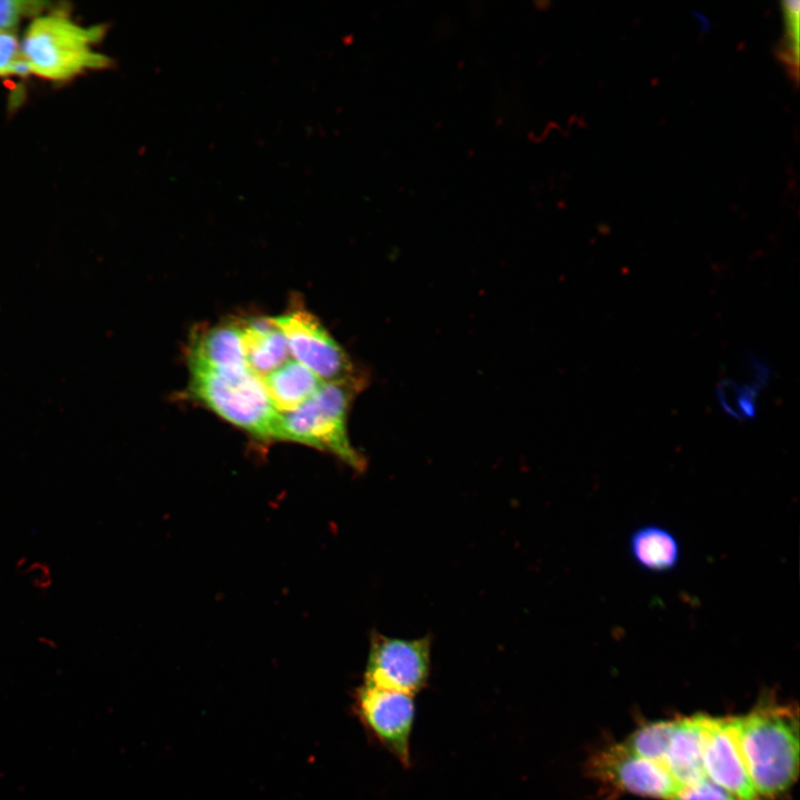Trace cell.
I'll return each mask as SVG.
<instances>
[{"mask_svg":"<svg viewBox=\"0 0 800 800\" xmlns=\"http://www.w3.org/2000/svg\"><path fill=\"white\" fill-rule=\"evenodd\" d=\"M741 753L760 799L773 800L794 783L799 771L798 713L790 706L763 701L736 717Z\"/></svg>","mask_w":800,"mask_h":800,"instance_id":"1","label":"cell"},{"mask_svg":"<svg viewBox=\"0 0 800 800\" xmlns=\"http://www.w3.org/2000/svg\"><path fill=\"white\" fill-rule=\"evenodd\" d=\"M106 34L107 24L82 26L62 7L36 17L21 38L29 74L63 82L86 71L111 68L114 60L96 50Z\"/></svg>","mask_w":800,"mask_h":800,"instance_id":"2","label":"cell"},{"mask_svg":"<svg viewBox=\"0 0 800 800\" xmlns=\"http://www.w3.org/2000/svg\"><path fill=\"white\" fill-rule=\"evenodd\" d=\"M352 379L324 382L299 408L279 412L276 440L291 441L334 454L356 470H363L364 460L352 447L347 432V413L358 386Z\"/></svg>","mask_w":800,"mask_h":800,"instance_id":"3","label":"cell"},{"mask_svg":"<svg viewBox=\"0 0 800 800\" xmlns=\"http://www.w3.org/2000/svg\"><path fill=\"white\" fill-rule=\"evenodd\" d=\"M191 397L231 424L260 440H276L279 412L263 382L248 371L224 377L211 371L190 369Z\"/></svg>","mask_w":800,"mask_h":800,"instance_id":"4","label":"cell"},{"mask_svg":"<svg viewBox=\"0 0 800 800\" xmlns=\"http://www.w3.org/2000/svg\"><path fill=\"white\" fill-rule=\"evenodd\" d=\"M271 319L283 333L292 359L323 382L358 378L346 351L311 312L292 308Z\"/></svg>","mask_w":800,"mask_h":800,"instance_id":"5","label":"cell"},{"mask_svg":"<svg viewBox=\"0 0 800 800\" xmlns=\"http://www.w3.org/2000/svg\"><path fill=\"white\" fill-rule=\"evenodd\" d=\"M430 667L429 637L407 640L373 633L363 684L413 696L426 687Z\"/></svg>","mask_w":800,"mask_h":800,"instance_id":"6","label":"cell"},{"mask_svg":"<svg viewBox=\"0 0 800 800\" xmlns=\"http://www.w3.org/2000/svg\"><path fill=\"white\" fill-rule=\"evenodd\" d=\"M356 710L373 738L408 767L416 714L413 696L363 684L357 691Z\"/></svg>","mask_w":800,"mask_h":800,"instance_id":"7","label":"cell"},{"mask_svg":"<svg viewBox=\"0 0 800 800\" xmlns=\"http://www.w3.org/2000/svg\"><path fill=\"white\" fill-rule=\"evenodd\" d=\"M589 768L594 778L638 796L673 800L679 788L664 766L632 753L622 743L599 752Z\"/></svg>","mask_w":800,"mask_h":800,"instance_id":"8","label":"cell"},{"mask_svg":"<svg viewBox=\"0 0 800 800\" xmlns=\"http://www.w3.org/2000/svg\"><path fill=\"white\" fill-rule=\"evenodd\" d=\"M703 768L708 779L739 800H761L741 753L734 718H706Z\"/></svg>","mask_w":800,"mask_h":800,"instance_id":"9","label":"cell"},{"mask_svg":"<svg viewBox=\"0 0 800 800\" xmlns=\"http://www.w3.org/2000/svg\"><path fill=\"white\" fill-rule=\"evenodd\" d=\"M189 369L237 377L248 371L239 324L224 322L199 329L191 337Z\"/></svg>","mask_w":800,"mask_h":800,"instance_id":"10","label":"cell"},{"mask_svg":"<svg viewBox=\"0 0 800 800\" xmlns=\"http://www.w3.org/2000/svg\"><path fill=\"white\" fill-rule=\"evenodd\" d=\"M706 718L704 714H696L673 720L663 766L678 787L692 784L707 777L703 768Z\"/></svg>","mask_w":800,"mask_h":800,"instance_id":"11","label":"cell"},{"mask_svg":"<svg viewBox=\"0 0 800 800\" xmlns=\"http://www.w3.org/2000/svg\"><path fill=\"white\" fill-rule=\"evenodd\" d=\"M239 328L248 369L261 380L292 358L271 318H251Z\"/></svg>","mask_w":800,"mask_h":800,"instance_id":"12","label":"cell"},{"mask_svg":"<svg viewBox=\"0 0 800 800\" xmlns=\"http://www.w3.org/2000/svg\"><path fill=\"white\" fill-rule=\"evenodd\" d=\"M262 382L278 412L299 408L324 383L310 369L292 358L264 377Z\"/></svg>","mask_w":800,"mask_h":800,"instance_id":"13","label":"cell"},{"mask_svg":"<svg viewBox=\"0 0 800 800\" xmlns=\"http://www.w3.org/2000/svg\"><path fill=\"white\" fill-rule=\"evenodd\" d=\"M629 547L638 566L652 572L672 570L680 559V546L674 534L657 524L636 529L630 536Z\"/></svg>","mask_w":800,"mask_h":800,"instance_id":"14","label":"cell"},{"mask_svg":"<svg viewBox=\"0 0 800 800\" xmlns=\"http://www.w3.org/2000/svg\"><path fill=\"white\" fill-rule=\"evenodd\" d=\"M673 730V720L648 722L634 730L622 744L632 753L663 766Z\"/></svg>","mask_w":800,"mask_h":800,"instance_id":"15","label":"cell"},{"mask_svg":"<svg viewBox=\"0 0 800 800\" xmlns=\"http://www.w3.org/2000/svg\"><path fill=\"white\" fill-rule=\"evenodd\" d=\"M783 16V38L779 44L778 54L787 71L793 80L798 79L799 71V1H783L781 3Z\"/></svg>","mask_w":800,"mask_h":800,"instance_id":"16","label":"cell"},{"mask_svg":"<svg viewBox=\"0 0 800 800\" xmlns=\"http://www.w3.org/2000/svg\"><path fill=\"white\" fill-rule=\"evenodd\" d=\"M54 8V3L40 0H0V31H16L23 21Z\"/></svg>","mask_w":800,"mask_h":800,"instance_id":"17","label":"cell"},{"mask_svg":"<svg viewBox=\"0 0 800 800\" xmlns=\"http://www.w3.org/2000/svg\"><path fill=\"white\" fill-rule=\"evenodd\" d=\"M28 74L21 39L17 37L16 31H0V78Z\"/></svg>","mask_w":800,"mask_h":800,"instance_id":"18","label":"cell"},{"mask_svg":"<svg viewBox=\"0 0 800 800\" xmlns=\"http://www.w3.org/2000/svg\"><path fill=\"white\" fill-rule=\"evenodd\" d=\"M673 800H739L707 777L692 784L679 787Z\"/></svg>","mask_w":800,"mask_h":800,"instance_id":"19","label":"cell"}]
</instances>
